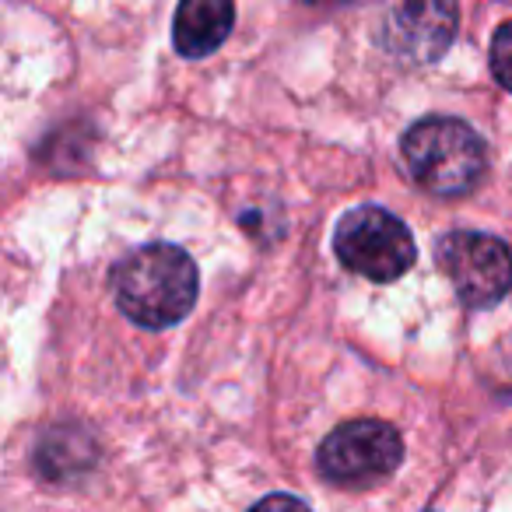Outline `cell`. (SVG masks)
<instances>
[{
  "label": "cell",
  "mask_w": 512,
  "mask_h": 512,
  "mask_svg": "<svg viewBox=\"0 0 512 512\" xmlns=\"http://www.w3.org/2000/svg\"><path fill=\"white\" fill-rule=\"evenodd\" d=\"M113 292L127 320L144 330H165L197 302V264L179 246H141L116 264Z\"/></svg>",
  "instance_id": "cell-1"
},
{
  "label": "cell",
  "mask_w": 512,
  "mask_h": 512,
  "mask_svg": "<svg viewBox=\"0 0 512 512\" xmlns=\"http://www.w3.org/2000/svg\"><path fill=\"white\" fill-rule=\"evenodd\" d=\"M404 162L435 197H463L484 176V141L453 116H428L404 134Z\"/></svg>",
  "instance_id": "cell-2"
},
{
  "label": "cell",
  "mask_w": 512,
  "mask_h": 512,
  "mask_svg": "<svg viewBox=\"0 0 512 512\" xmlns=\"http://www.w3.org/2000/svg\"><path fill=\"white\" fill-rule=\"evenodd\" d=\"M334 253L351 274L369 281H397L414 264V239L397 214L383 207H355L337 221Z\"/></svg>",
  "instance_id": "cell-3"
},
{
  "label": "cell",
  "mask_w": 512,
  "mask_h": 512,
  "mask_svg": "<svg viewBox=\"0 0 512 512\" xmlns=\"http://www.w3.org/2000/svg\"><path fill=\"white\" fill-rule=\"evenodd\" d=\"M404 460V439L386 421H348L323 439L316 467L327 481L344 488L379 484Z\"/></svg>",
  "instance_id": "cell-4"
},
{
  "label": "cell",
  "mask_w": 512,
  "mask_h": 512,
  "mask_svg": "<svg viewBox=\"0 0 512 512\" xmlns=\"http://www.w3.org/2000/svg\"><path fill=\"white\" fill-rule=\"evenodd\" d=\"M439 267L467 309H491L512 288V253L484 232H449L439 239Z\"/></svg>",
  "instance_id": "cell-5"
},
{
  "label": "cell",
  "mask_w": 512,
  "mask_h": 512,
  "mask_svg": "<svg viewBox=\"0 0 512 512\" xmlns=\"http://www.w3.org/2000/svg\"><path fill=\"white\" fill-rule=\"evenodd\" d=\"M456 32V8L453 4H400L386 18L383 43L393 53L414 64H432L446 53Z\"/></svg>",
  "instance_id": "cell-6"
},
{
  "label": "cell",
  "mask_w": 512,
  "mask_h": 512,
  "mask_svg": "<svg viewBox=\"0 0 512 512\" xmlns=\"http://www.w3.org/2000/svg\"><path fill=\"white\" fill-rule=\"evenodd\" d=\"M235 22V8L228 0H186L176 8V22H172V43H176L179 57H211L221 43L228 39Z\"/></svg>",
  "instance_id": "cell-7"
},
{
  "label": "cell",
  "mask_w": 512,
  "mask_h": 512,
  "mask_svg": "<svg viewBox=\"0 0 512 512\" xmlns=\"http://www.w3.org/2000/svg\"><path fill=\"white\" fill-rule=\"evenodd\" d=\"M491 74L505 92H512V22H505L491 39Z\"/></svg>",
  "instance_id": "cell-8"
},
{
  "label": "cell",
  "mask_w": 512,
  "mask_h": 512,
  "mask_svg": "<svg viewBox=\"0 0 512 512\" xmlns=\"http://www.w3.org/2000/svg\"><path fill=\"white\" fill-rule=\"evenodd\" d=\"M249 512H309V505L295 495H267L264 502H256Z\"/></svg>",
  "instance_id": "cell-9"
}]
</instances>
